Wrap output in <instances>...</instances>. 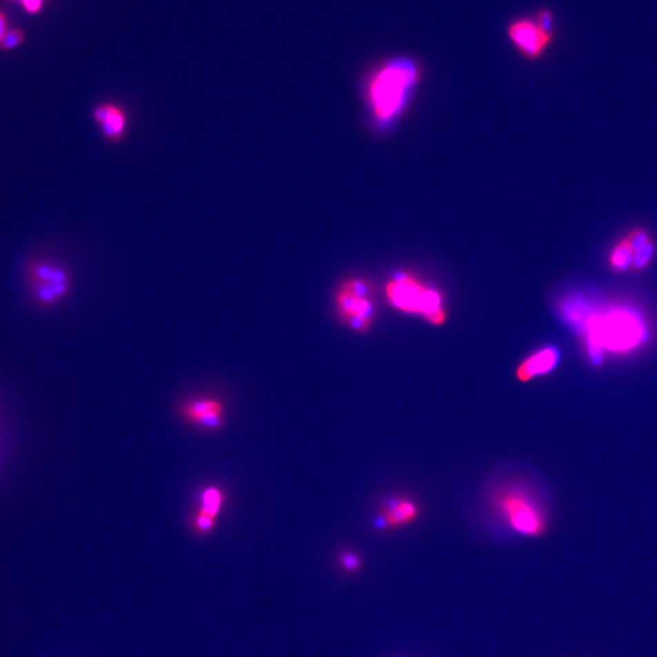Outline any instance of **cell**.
<instances>
[{"label":"cell","mask_w":657,"mask_h":657,"mask_svg":"<svg viewBox=\"0 0 657 657\" xmlns=\"http://www.w3.org/2000/svg\"><path fill=\"white\" fill-rule=\"evenodd\" d=\"M562 313L571 323L578 325L585 334L587 347L596 362L602 351L629 353L647 340V325L636 311L611 307L606 311H588L578 302L562 304Z\"/></svg>","instance_id":"cell-1"},{"label":"cell","mask_w":657,"mask_h":657,"mask_svg":"<svg viewBox=\"0 0 657 657\" xmlns=\"http://www.w3.org/2000/svg\"><path fill=\"white\" fill-rule=\"evenodd\" d=\"M422 77V67L411 57H395L375 67L366 82V100L377 122L387 124L406 106Z\"/></svg>","instance_id":"cell-2"},{"label":"cell","mask_w":657,"mask_h":657,"mask_svg":"<svg viewBox=\"0 0 657 657\" xmlns=\"http://www.w3.org/2000/svg\"><path fill=\"white\" fill-rule=\"evenodd\" d=\"M491 503L500 518L527 537H539L547 529V518L540 503L526 484L508 482L494 489Z\"/></svg>","instance_id":"cell-3"},{"label":"cell","mask_w":657,"mask_h":657,"mask_svg":"<svg viewBox=\"0 0 657 657\" xmlns=\"http://www.w3.org/2000/svg\"><path fill=\"white\" fill-rule=\"evenodd\" d=\"M386 296L391 306L401 312L419 314L436 326L446 323L447 312L442 293L408 273H400L387 283Z\"/></svg>","instance_id":"cell-4"},{"label":"cell","mask_w":657,"mask_h":657,"mask_svg":"<svg viewBox=\"0 0 657 657\" xmlns=\"http://www.w3.org/2000/svg\"><path fill=\"white\" fill-rule=\"evenodd\" d=\"M336 312L347 326L366 333L374 322V286L365 279H349L336 291Z\"/></svg>","instance_id":"cell-5"},{"label":"cell","mask_w":657,"mask_h":657,"mask_svg":"<svg viewBox=\"0 0 657 657\" xmlns=\"http://www.w3.org/2000/svg\"><path fill=\"white\" fill-rule=\"evenodd\" d=\"M509 41L521 57L538 61L554 44L556 32L548 31L534 15L518 16L505 28Z\"/></svg>","instance_id":"cell-6"},{"label":"cell","mask_w":657,"mask_h":657,"mask_svg":"<svg viewBox=\"0 0 657 657\" xmlns=\"http://www.w3.org/2000/svg\"><path fill=\"white\" fill-rule=\"evenodd\" d=\"M182 420L207 431H218L226 425V406L217 397H196L183 402L178 409Z\"/></svg>","instance_id":"cell-7"},{"label":"cell","mask_w":657,"mask_h":657,"mask_svg":"<svg viewBox=\"0 0 657 657\" xmlns=\"http://www.w3.org/2000/svg\"><path fill=\"white\" fill-rule=\"evenodd\" d=\"M92 119L98 124L104 139L117 144L129 130V113L124 106L115 101H104L92 110Z\"/></svg>","instance_id":"cell-8"},{"label":"cell","mask_w":657,"mask_h":657,"mask_svg":"<svg viewBox=\"0 0 657 657\" xmlns=\"http://www.w3.org/2000/svg\"><path fill=\"white\" fill-rule=\"evenodd\" d=\"M226 492L218 486H207L199 493V504L193 516L191 527L199 534H207L216 527L226 504Z\"/></svg>","instance_id":"cell-9"},{"label":"cell","mask_w":657,"mask_h":657,"mask_svg":"<svg viewBox=\"0 0 657 657\" xmlns=\"http://www.w3.org/2000/svg\"><path fill=\"white\" fill-rule=\"evenodd\" d=\"M561 353L555 346H545L524 358L516 369V377L521 382H529L538 376L549 374L559 364Z\"/></svg>","instance_id":"cell-10"},{"label":"cell","mask_w":657,"mask_h":657,"mask_svg":"<svg viewBox=\"0 0 657 657\" xmlns=\"http://www.w3.org/2000/svg\"><path fill=\"white\" fill-rule=\"evenodd\" d=\"M28 279L32 285H41L54 288L63 300L71 290V277L66 268L52 262H37L28 269Z\"/></svg>","instance_id":"cell-11"},{"label":"cell","mask_w":657,"mask_h":657,"mask_svg":"<svg viewBox=\"0 0 657 657\" xmlns=\"http://www.w3.org/2000/svg\"><path fill=\"white\" fill-rule=\"evenodd\" d=\"M627 237L631 242L634 251V261L631 272L639 273L645 271L651 266L656 257V244L654 242L649 231L643 228H636L627 233Z\"/></svg>","instance_id":"cell-12"},{"label":"cell","mask_w":657,"mask_h":657,"mask_svg":"<svg viewBox=\"0 0 657 657\" xmlns=\"http://www.w3.org/2000/svg\"><path fill=\"white\" fill-rule=\"evenodd\" d=\"M418 507L415 503L408 499H395V502L389 504L381 515L382 527H401L403 524H409L414 521L418 516Z\"/></svg>","instance_id":"cell-13"},{"label":"cell","mask_w":657,"mask_h":657,"mask_svg":"<svg viewBox=\"0 0 657 657\" xmlns=\"http://www.w3.org/2000/svg\"><path fill=\"white\" fill-rule=\"evenodd\" d=\"M634 251L628 237H623L616 242L609 253V268L617 274L631 272Z\"/></svg>","instance_id":"cell-14"},{"label":"cell","mask_w":657,"mask_h":657,"mask_svg":"<svg viewBox=\"0 0 657 657\" xmlns=\"http://www.w3.org/2000/svg\"><path fill=\"white\" fill-rule=\"evenodd\" d=\"M23 33L19 31V30H11V31H8L6 33V36L3 37V39L0 41V46L3 49H12L15 46H19L21 41H23Z\"/></svg>","instance_id":"cell-15"},{"label":"cell","mask_w":657,"mask_h":657,"mask_svg":"<svg viewBox=\"0 0 657 657\" xmlns=\"http://www.w3.org/2000/svg\"><path fill=\"white\" fill-rule=\"evenodd\" d=\"M340 562L346 571L355 572V571L360 570V559L358 558V555L353 554L351 551H347V553L341 555Z\"/></svg>","instance_id":"cell-16"},{"label":"cell","mask_w":657,"mask_h":657,"mask_svg":"<svg viewBox=\"0 0 657 657\" xmlns=\"http://www.w3.org/2000/svg\"><path fill=\"white\" fill-rule=\"evenodd\" d=\"M6 433H8V432L6 431V425H4L3 419H1V416H0V464H1L3 459H4V453H6V444H8V442H6Z\"/></svg>","instance_id":"cell-17"},{"label":"cell","mask_w":657,"mask_h":657,"mask_svg":"<svg viewBox=\"0 0 657 657\" xmlns=\"http://www.w3.org/2000/svg\"><path fill=\"white\" fill-rule=\"evenodd\" d=\"M22 4H23L25 9H26L28 12L36 14V12L41 10V6H43V0H23Z\"/></svg>","instance_id":"cell-18"},{"label":"cell","mask_w":657,"mask_h":657,"mask_svg":"<svg viewBox=\"0 0 657 657\" xmlns=\"http://www.w3.org/2000/svg\"><path fill=\"white\" fill-rule=\"evenodd\" d=\"M6 16L3 14H0V41L3 39V37L6 36Z\"/></svg>","instance_id":"cell-19"},{"label":"cell","mask_w":657,"mask_h":657,"mask_svg":"<svg viewBox=\"0 0 657 657\" xmlns=\"http://www.w3.org/2000/svg\"><path fill=\"white\" fill-rule=\"evenodd\" d=\"M20 1H23V0H20Z\"/></svg>","instance_id":"cell-20"}]
</instances>
